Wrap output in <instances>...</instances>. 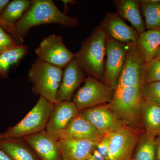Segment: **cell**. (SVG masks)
Masks as SVG:
<instances>
[{
  "instance_id": "1",
  "label": "cell",
  "mask_w": 160,
  "mask_h": 160,
  "mask_svg": "<svg viewBox=\"0 0 160 160\" xmlns=\"http://www.w3.org/2000/svg\"><path fill=\"white\" fill-rule=\"evenodd\" d=\"M59 24L74 27L79 24L77 18L70 17L61 11L52 0H33L28 10L14 26L16 40L22 45L24 38L34 26L44 24Z\"/></svg>"
},
{
  "instance_id": "2",
  "label": "cell",
  "mask_w": 160,
  "mask_h": 160,
  "mask_svg": "<svg viewBox=\"0 0 160 160\" xmlns=\"http://www.w3.org/2000/svg\"><path fill=\"white\" fill-rule=\"evenodd\" d=\"M107 37L100 23L82 42L79 50L74 53L75 60L88 77L102 79Z\"/></svg>"
},
{
  "instance_id": "3",
  "label": "cell",
  "mask_w": 160,
  "mask_h": 160,
  "mask_svg": "<svg viewBox=\"0 0 160 160\" xmlns=\"http://www.w3.org/2000/svg\"><path fill=\"white\" fill-rule=\"evenodd\" d=\"M63 69L36 59L28 73L29 81L32 84V92L55 105L57 94L63 75Z\"/></svg>"
},
{
  "instance_id": "4",
  "label": "cell",
  "mask_w": 160,
  "mask_h": 160,
  "mask_svg": "<svg viewBox=\"0 0 160 160\" xmlns=\"http://www.w3.org/2000/svg\"><path fill=\"white\" fill-rule=\"evenodd\" d=\"M54 105L40 96L34 107L16 125L0 133V140L22 138L45 130Z\"/></svg>"
},
{
  "instance_id": "5",
  "label": "cell",
  "mask_w": 160,
  "mask_h": 160,
  "mask_svg": "<svg viewBox=\"0 0 160 160\" xmlns=\"http://www.w3.org/2000/svg\"><path fill=\"white\" fill-rule=\"evenodd\" d=\"M143 86L124 87L114 91L110 104L119 119L124 125L140 130V112L142 100L141 96Z\"/></svg>"
},
{
  "instance_id": "6",
  "label": "cell",
  "mask_w": 160,
  "mask_h": 160,
  "mask_svg": "<svg viewBox=\"0 0 160 160\" xmlns=\"http://www.w3.org/2000/svg\"><path fill=\"white\" fill-rule=\"evenodd\" d=\"M114 90L101 80L86 78L84 85L76 92L72 101L80 112L111 102Z\"/></svg>"
},
{
  "instance_id": "7",
  "label": "cell",
  "mask_w": 160,
  "mask_h": 160,
  "mask_svg": "<svg viewBox=\"0 0 160 160\" xmlns=\"http://www.w3.org/2000/svg\"><path fill=\"white\" fill-rule=\"evenodd\" d=\"M142 132L140 130L123 125L110 134L107 160H132Z\"/></svg>"
},
{
  "instance_id": "8",
  "label": "cell",
  "mask_w": 160,
  "mask_h": 160,
  "mask_svg": "<svg viewBox=\"0 0 160 160\" xmlns=\"http://www.w3.org/2000/svg\"><path fill=\"white\" fill-rule=\"evenodd\" d=\"M127 46L107 37L105 69L102 81L112 90L116 89L123 69Z\"/></svg>"
},
{
  "instance_id": "9",
  "label": "cell",
  "mask_w": 160,
  "mask_h": 160,
  "mask_svg": "<svg viewBox=\"0 0 160 160\" xmlns=\"http://www.w3.org/2000/svg\"><path fill=\"white\" fill-rule=\"evenodd\" d=\"M35 52L40 60L63 69L74 56L66 47L62 38L55 34L43 39Z\"/></svg>"
},
{
  "instance_id": "10",
  "label": "cell",
  "mask_w": 160,
  "mask_h": 160,
  "mask_svg": "<svg viewBox=\"0 0 160 160\" xmlns=\"http://www.w3.org/2000/svg\"><path fill=\"white\" fill-rule=\"evenodd\" d=\"M127 46L126 60L115 90L129 86H143L145 84L144 73L146 62L139 52L136 44Z\"/></svg>"
},
{
  "instance_id": "11",
  "label": "cell",
  "mask_w": 160,
  "mask_h": 160,
  "mask_svg": "<svg viewBox=\"0 0 160 160\" xmlns=\"http://www.w3.org/2000/svg\"><path fill=\"white\" fill-rule=\"evenodd\" d=\"M80 112L103 136L123 125L109 103L85 109Z\"/></svg>"
},
{
  "instance_id": "12",
  "label": "cell",
  "mask_w": 160,
  "mask_h": 160,
  "mask_svg": "<svg viewBox=\"0 0 160 160\" xmlns=\"http://www.w3.org/2000/svg\"><path fill=\"white\" fill-rule=\"evenodd\" d=\"M79 113V110L72 101L57 102L46 125V131L57 141L60 133Z\"/></svg>"
},
{
  "instance_id": "13",
  "label": "cell",
  "mask_w": 160,
  "mask_h": 160,
  "mask_svg": "<svg viewBox=\"0 0 160 160\" xmlns=\"http://www.w3.org/2000/svg\"><path fill=\"white\" fill-rule=\"evenodd\" d=\"M100 24L109 37L126 45L136 44L138 32L117 12H108Z\"/></svg>"
},
{
  "instance_id": "14",
  "label": "cell",
  "mask_w": 160,
  "mask_h": 160,
  "mask_svg": "<svg viewBox=\"0 0 160 160\" xmlns=\"http://www.w3.org/2000/svg\"><path fill=\"white\" fill-rule=\"evenodd\" d=\"M40 160H63L58 141L45 130L22 138Z\"/></svg>"
},
{
  "instance_id": "15",
  "label": "cell",
  "mask_w": 160,
  "mask_h": 160,
  "mask_svg": "<svg viewBox=\"0 0 160 160\" xmlns=\"http://www.w3.org/2000/svg\"><path fill=\"white\" fill-rule=\"evenodd\" d=\"M85 76L73 58L63 69L62 82L57 94V102L71 101L80 85L85 82Z\"/></svg>"
},
{
  "instance_id": "16",
  "label": "cell",
  "mask_w": 160,
  "mask_h": 160,
  "mask_svg": "<svg viewBox=\"0 0 160 160\" xmlns=\"http://www.w3.org/2000/svg\"><path fill=\"white\" fill-rule=\"evenodd\" d=\"M104 137L80 112L60 133L57 141L71 139L90 140L99 142Z\"/></svg>"
},
{
  "instance_id": "17",
  "label": "cell",
  "mask_w": 160,
  "mask_h": 160,
  "mask_svg": "<svg viewBox=\"0 0 160 160\" xmlns=\"http://www.w3.org/2000/svg\"><path fill=\"white\" fill-rule=\"evenodd\" d=\"M63 158L68 160H90L98 142L87 140H58Z\"/></svg>"
},
{
  "instance_id": "18",
  "label": "cell",
  "mask_w": 160,
  "mask_h": 160,
  "mask_svg": "<svg viewBox=\"0 0 160 160\" xmlns=\"http://www.w3.org/2000/svg\"><path fill=\"white\" fill-rule=\"evenodd\" d=\"M113 3L117 13L123 19L129 21L138 34L146 31V26L141 13L140 1L116 0Z\"/></svg>"
},
{
  "instance_id": "19",
  "label": "cell",
  "mask_w": 160,
  "mask_h": 160,
  "mask_svg": "<svg viewBox=\"0 0 160 160\" xmlns=\"http://www.w3.org/2000/svg\"><path fill=\"white\" fill-rule=\"evenodd\" d=\"M32 2L30 0H13L10 2L1 15V18L2 22V27L11 35L16 41L14 25L29 9Z\"/></svg>"
},
{
  "instance_id": "20",
  "label": "cell",
  "mask_w": 160,
  "mask_h": 160,
  "mask_svg": "<svg viewBox=\"0 0 160 160\" xmlns=\"http://www.w3.org/2000/svg\"><path fill=\"white\" fill-rule=\"evenodd\" d=\"M0 149L12 160H40L31 147L21 138L0 140Z\"/></svg>"
},
{
  "instance_id": "21",
  "label": "cell",
  "mask_w": 160,
  "mask_h": 160,
  "mask_svg": "<svg viewBox=\"0 0 160 160\" xmlns=\"http://www.w3.org/2000/svg\"><path fill=\"white\" fill-rule=\"evenodd\" d=\"M136 46L145 62L155 58L160 48V29H148L138 35Z\"/></svg>"
},
{
  "instance_id": "22",
  "label": "cell",
  "mask_w": 160,
  "mask_h": 160,
  "mask_svg": "<svg viewBox=\"0 0 160 160\" xmlns=\"http://www.w3.org/2000/svg\"><path fill=\"white\" fill-rule=\"evenodd\" d=\"M28 51V46L22 44L0 52V78H7L10 68L19 62Z\"/></svg>"
},
{
  "instance_id": "23",
  "label": "cell",
  "mask_w": 160,
  "mask_h": 160,
  "mask_svg": "<svg viewBox=\"0 0 160 160\" xmlns=\"http://www.w3.org/2000/svg\"><path fill=\"white\" fill-rule=\"evenodd\" d=\"M140 119L145 131L156 135L160 130V106L142 101Z\"/></svg>"
},
{
  "instance_id": "24",
  "label": "cell",
  "mask_w": 160,
  "mask_h": 160,
  "mask_svg": "<svg viewBox=\"0 0 160 160\" xmlns=\"http://www.w3.org/2000/svg\"><path fill=\"white\" fill-rule=\"evenodd\" d=\"M155 135L144 131L140 135L132 160H156V158Z\"/></svg>"
},
{
  "instance_id": "25",
  "label": "cell",
  "mask_w": 160,
  "mask_h": 160,
  "mask_svg": "<svg viewBox=\"0 0 160 160\" xmlns=\"http://www.w3.org/2000/svg\"><path fill=\"white\" fill-rule=\"evenodd\" d=\"M145 18L146 28L160 29V0L140 1Z\"/></svg>"
},
{
  "instance_id": "26",
  "label": "cell",
  "mask_w": 160,
  "mask_h": 160,
  "mask_svg": "<svg viewBox=\"0 0 160 160\" xmlns=\"http://www.w3.org/2000/svg\"><path fill=\"white\" fill-rule=\"evenodd\" d=\"M141 96L144 102L160 106V82L144 84Z\"/></svg>"
},
{
  "instance_id": "27",
  "label": "cell",
  "mask_w": 160,
  "mask_h": 160,
  "mask_svg": "<svg viewBox=\"0 0 160 160\" xmlns=\"http://www.w3.org/2000/svg\"><path fill=\"white\" fill-rule=\"evenodd\" d=\"M144 79L145 84L160 82V60L154 58L146 62Z\"/></svg>"
},
{
  "instance_id": "28",
  "label": "cell",
  "mask_w": 160,
  "mask_h": 160,
  "mask_svg": "<svg viewBox=\"0 0 160 160\" xmlns=\"http://www.w3.org/2000/svg\"><path fill=\"white\" fill-rule=\"evenodd\" d=\"M19 45L11 35L0 26V52L5 51Z\"/></svg>"
},
{
  "instance_id": "29",
  "label": "cell",
  "mask_w": 160,
  "mask_h": 160,
  "mask_svg": "<svg viewBox=\"0 0 160 160\" xmlns=\"http://www.w3.org/2000/svg\"><path fill=\"white\" fill-rule=\"evenodd\" d=\"M109 142L110 134H109L105 136L97 145V150L100 152L105 160L107 159Z\"/></svg>"
},
{
  "instance_id": "30",
  "label": "cell",
  "mask_w": 160,
  "mask_h": 160,
  "mask_svg": "<svg viewBox=\"0 0 160 160\" xmlns=\"http://www.w3.org/2000/svg\"><path fill=\"white\" fill-rule=\"evenodd\" d=\"M156 158L160 160V137L158 136L155 139Z\"/></svg>"
},
{
  "instance_id": "31",
  "label": "cell",
  "mask_w": 160,
  "mask_h": 160,
  "mask_svg": "<svg viewBox=\"0 0 160 160\" xmlns=\"http://www.w3.org/2000/svg\"><path fill=\"white\" fill-rule=\"evenodd\" d=\"M10 2L9 0H0V16L2 14L6 7Z\"/></svg>"
},
{
  "instance_id": "32",
  "label": "cell",
  "mask_w": 160,
  "mask_h": 160,
  "mask_svg": "<svg viewBox=\"0 0 160 160\" xmlns=\"http://www.w3.org/2000/svg\"><path fill=\"white\" fill-rule=\"evenodd\" d=\"M62 2L64 4V11L63 12L66 14H67V12L69 9L68 5L69 4H74L76 2V1H73V0H62Z\"/></svg>"
},
{
  "instance_id": "33",
  "label": "cell",
  "mask_w": 160,
  "mask_h": 160,
  "mask_svg": "<svg viewBox=\"0 0 160 160\" xmlns=\"http://www.w3.org/2000/svg\"><path fill=\"white\" fill-rule=\"evenodd\" d=\"M0 160H12L4 152L0 149Z\"/></svg>"
},
{
  "instance_id": "34",
  "label": "cell",
  "mask_w": 160,
  "mask_h": 160,
  "mask_svg": "<svg viewBox=\"0 0 160 160\" xmlns=\"http://www.w3.org/2000/svg\"><path fill=\"white\" fill-rule=\"evenodd\" d=\"M155 58H156L160 60V48L158 50L155 56Z\"/></svg>"
},
{
  "instance_id": "35",
  "label": "cell",
  "mask_w": 160,
  "mask_h": 160,
  "mask_svg": "<svg viewBox=\"0 0 160 160\" xmlns=\"http://www.w3.org/2000/svg\"><path fill=\"white\" fill-rule=\"evenodd\" d=\"M156 135L160 137V131H159L157 133H156Z\"/></svg>"
},
{
  "instance_id": "36",
  "label": "cell",
  "mask_w": 160,
  "mask_h": 160,
  "mask_svg": "<svg viewBox=\"0 0 160 160\" xmlns=\"http://www.w3.org/2000/svg\"><path fill=\"white\" fill-rule=\"evenodd\" d=\"M2 20H1V16H0V26H2Z\"/></svg>"
},
{
  "instance_id": "37",
  "label": "cell",
  "mask_w": 160,
  "mask_h": 160,
  "mask_svg": "<svg viewBox=\"0 0 160 160\" xmlns=\"http://www.w3.org/2000/svg\"><path fill=\"white\" fill-rule=\"evenodd\" d=\"M63 160H68L66 159V158H63Z\"/></svg>"
},
{
  "instance_id": "38",
  "label": "cell",
  "mask_w": 160,
  "mask_h": 160,
  "mask_svg": "<svg viewBox=\"0 0 160 160\" xmlns=\"http://www.w3.org/2000/svg\"></svg>"
}]
</instances>
